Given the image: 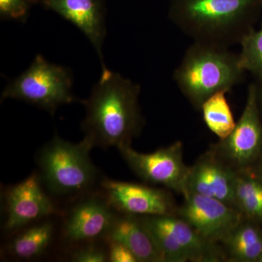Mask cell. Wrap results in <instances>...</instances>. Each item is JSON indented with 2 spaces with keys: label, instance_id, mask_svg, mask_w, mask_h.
I'll list each match as a JSON object with an SVG mask.
<instances>
[{
  "label": "cell",
  "instance_id": "cell-1",
  "mask_svg": "<svg viewBox=\"0 0 262 262\" xmlns=\"http://www.w3.org/2000/svg\"><path fill=\"white\" fill-rule=\"evenodd\" d=\"M140 92L139 84L102 67L99 80L84 101L86 116L82 128L94 146L118 149L130 145L144 125Z\"/></svg>",
  "mask_w": 262,
  "mask_h": 262
},
{
  "label": "cell",
  "instance_id": "cell-2",
  "mask_svg": "<svg viewBox=\"0 0 262 262\" xmlns=\"http://www.w3.org/2000/svg\"><path fill=\"white\" fill-rule=\"evenodd\" d=\"M262 0H169L168 18L193 42L229 48L254 28Z\"/></svg>",
  "mask_w": 262,
  "mask_h": 262
},
{
  "label": "cell",
  "instance_id": "cell-3",
  "mask_svg": "<svg viewBox=\"0 0 262 262\" xmlns=\"http://www.w3.org/2000/svg\"><path fill=\"white\" fill-rule=\"evenodd\" d=\"M238 54L229 48L193 42L174 70L177 87L198 110L212 95L231 90L244 80Z\"/></svg>",
  "mask_w": 262,
  "mask_h": 262
},
{
  "label": "cell",
  "instance_id": "cell-4",
  "mask_svg": "<svg viewBox=\"0 0 262 262\" xmlns=\"http://www.w3.org/2000/svg\"><path fill=\"white\" fill-rule=\"evenodd\" d=\"M94 141L85 136L77 144L55 136L39 156L42 178L51 192L73 194L87 189L96 177V169L90 158Z\"/></svg>",
  "mask_w": 262,
  "mask_h": 262
},
{
  "label": "cell",
  "instance_id": "cell-5",
  "mask_svg": "<svg viewBox=\"0 0 262 262\" xmlns=\"http://www.w3.org/2000/svg\"><path fill=\"white\" fill-rule=\"evenodd\" d=\"M72 85L68 69L52 63L39 54L27 70L5 87L2 101L13 98L54 114L59 106L75 101Z\"/></svg>",
  "mask_w": 262,
  "mask_h": 262
},
{
  "label": "cell",
  "instance_id": "cell-6",
  "mask_svg": "<svg viewBox=\"0 0 262 262\" xmlns=\"http://www.w3.org/2000/svg\"><path fill=\"white\" fill-rule=\"evenodd\" d=\"M140 217L164 261H219L225 258L216 244L203 238L192 226L179 216Z\"/></svg>",
  "mask_w": 262,
  "mask_h": 262
},
{
  "label": "cell",
  "instance_id": "cell-7",
  "mask_svg": "<svg viewBox=\"0 0 262 262\" xmlns=\"http://www.w3.org/2000/svg\"><path fill=\"white\" fill-rule=\"evenodd\" d=\"M215 152L234 171L248 170L262 151V117L255 82L248 88L242 115L230 134L214 146Z\"/></svg>",
  "mask_w": 262,
  "mask_h": 262
},
{
  "label": "cell",
  "instance_id": "cell-8",
  "mask_svg": "<svg viewBox=\"0 0 262 262\" xmlns=\"http://www.w3.org/2000/svg\"><path fill=\"white\" fill-rule=\"evenodd\" d=\"M118 149L128 166L143 180L184 195L189 167L183 160L181 141L151 153L139 152L130 145Z\"/></svg>",
  "mask_w": 262,
  "mask_h": 262
},
{
  "label": "cell",
  "instance_id": "cell-9",
  "mask_svg": "<svg viewBox=\"0 0 262 262\" xmlns=\"http://www.w3.org/2000/svg\"><path fill=\"white\" fill-rule=\"evenodd\" d=\"M177 214L213 244L225 243L244 216L237 208L225 202L196 194L184 196Z\"/></svg>",
  "mask_w": 262,
  "mask_h": 262
},
{
  "label": "cell",
  "instance_id": "cell-10",
  "mask_svg": "<svg viewBox=\"0 0 262 262\" xmlns=\"http://www.w3.org/2000/svg\"><path fill=\"white\" fill-rule=\"evenodd\" d=\"M101 186L110 204L124 214L144 216L177 213L173 198L163 189L108 179H103Z\"/></svg>",
  "mask_w": 262,
  "mask_h": 262
},
{
  "label": "cell",
  "instance_id": "cell-11",
  "mask_svg": "<svg viewBox=\"0 0 262 262\" xmlns=\"http://www.w3.org/2000/svg\"><path fill=\"white\" fill-rule=\"evenodd\" d=\"M236 173L211 149L189 167L184 196L201 194L234 207Z\"/></svg>",
  "mask_w": 262,
  "mask_h": 262
},
{
  "label": "cell",
  "instance_id": "cell-12",
  "mask_svg": "<svg viewBox=\"0 0 262 262\" xmlns=\"http://www.w3.org/2000/svg\"><path fill=\"white\" fill-rule=\"evenodd\" d=\"M5 228L15 230L54 213L55 208L42 190L41 179L33 173L13 186L5 194Z\"/></svg>",
  "mask_w": 262,
  "mask_h": 262
},
{
  "label": "cell",
  "instance_id": "cell-13",
  "mask_svg": "<svg viewBox=\"0 0 262 262\" xmlns=\"http://www.w3.org/2000/svg\"><path fill=\"white\" fill-rule=\"evenodd\" d=\"M43 6L75 25L94 46L102 67L103 45L106 37L103 0H39Z\"/></svg>",
  "mask_w": 262,
  "mask_h": 262
},
{
  "label": "cell",
  "instance_id": "cell-14",
  "mask_svg": "<svg viewBox=\"0 0 262 262\" xmlns=\"http://www.w3.org/2000/svg\"><path fill=\"white\" fill-rule=\"evenodd\" d=\"M113 208L106 199L91 198L80 202L66 220V238L80 242L106 236L116 217Z\"/></svg>",
  "mask_w": 262,
  "mask_h": 262
},
{
  "label": "cell",
  "instance_id": "cell-15",
  "mask_svg": "<svg viewBox=\"0 0 262 262\" xmlns=\"http://www.w3.org/2000/svg\"><path fill=\"white\" fill-rule=\"evenodd\" d=\"M106 237L108 241L125 245L139 261H163L154 239L138 215L125 214L115 217Z\"/></svg>",
  "mask_w": 262,
  "mask_h": 262
},
{
  "label": "cell",
  "instance_id": "cell-16",
  "mask_svg": "<svg viewBox=\"0 0 262 262\" xmlns=\"http://www.w3.org/2000/svg\"><path fill=\"white\" fill-rule=\"evenodd\" d=\"M234 207L251 220L262 221V180L248 173L237 172L234 184Z\"/></svg>",
  "mask_w": 262,
  "mask_h": 262
},
{
  "label": "cell",
  "instance_id": "cell-17",
  "mask_svg": "<svg viewBox=\"0 0 262 262\" xmlns=\"http://www.w3.org/2000/svg\"><path fill=\"white\" fill-rule=\"evenodd\" d=\"M227 91L212 95L202 103L203 118L207 127L220 140H224L235 127L233 113L227 101Z\"/></svg>",
  "mask_w": 262,
  "mask_h": 262
},
{
  "label": "cell",
  "instance_id": "cell-18",
  "mask_svg": "<svg viewBox=\"0 0 262 262\" xmlns=\"http://www.w3.org/2000/svg\"><path fill=\"white\" fill-rule=\"evenodd\" d=\"M231 259L258 261L262 253V234L256 227L241 222L225 241Z\"/></svg>",
  "mask_w": 262,
  "mask_h": 262
},
{
  "label": "cell",
  "instance_id": "cell-19",
  "mask_svg": "<svg viewBox=\"0 0 262 262\" xmlns=\"http://www.w3.org/2000/svg\"><path fill=\"white\" fill-rule=\"evenodd\" d=\"M53 227L42 222L24 231L10 245V253L21 259H32L42 254L53 239Z\"/></svg>",
  "mask_w": 262,
  "mask_h": 262
},
{
  "label": "cell",
  "instance_id": "cell-20",
  "mask_svg": "<svg viewBox=\"0 0 262 262\" xmlns=\"http://www.w3.org/2000/svg\"><path fill=\"white\" fill-rule=\"evenodd\" d=\"M238 53L241 68L249 72L256 80H262V24L259 29L253 28L241 43Z\"/></svg>",
  "mask_w": 262,
  "mask_h": 262
},
{
  "label": "cell",
  "instance_id": "cell-21",
  "mask_svg": "<svg viewBox=\"0 0 262 262\" xmlns=\"http://www.w3.org/2000/svg\"><path fill=\"white\" fill-rule=\"evenodd\" d=\"M39 0H0V18L25 23L32 5Z\"/></svg>",
  "mask_w": 262,
  "mask_h": 262
},
{
  "label": "cell",
  "instance_id": "cell-22",
  "mask_svg": "<svg viewBox=\"0 0 262 262\" xmlns=\"http://www.w3.org/2000/svg\"><path fill=\"white\" fill-rule=\"evenodd\" d=\"M108 260L112 262H139L134 253L125 245L108 241Z\"/></svg>",
  "mask_w": 262,
  "mask_h": 262
},
{
  "label": "cell",
  "instance_id": "cell-23",
  "mask_svg": "<svg viewBox=\"0 0 262 262\" xmlns=\"http://www.w3.org/2000/svg\"><path fill=\"white\" fill-rule=\"evenodd\" d=\"M72 259L77 262H104L108 260V254L101 248L90 246L74 253Z\"/></svg>",
  "mask_w": 262,
  "mask_h": 262
},
{
  "label": "cell",
  "instance_id": "cell-24",
  "mask_svg": "<svg viewBox=\"0 0 262 262\" xmlns=\"http://www.w3.org/2000/svg\"><path fill=\"white\" fill-rule=\"evenodd\" d=\"M256 96H257V102L260 114L262 115V80H256Z\"/></svg>",
  "mask_w": 262,
  "mask_h": 262
},
{
  "label": "cell",
  "instance_id": "cell-25",
  "mask_svg": "<svg viewBox=\"0 0 262 262\" xmlns=\"http://www.w3.org/2000/svg\"><path fill=\"white\" fill-rule=\"evenodd\" d=\"M258 262H262V253L259 258H258Z\"/></svg>",
  "mask_w": 262,
  "mask_h": 262
}]
</instances>
